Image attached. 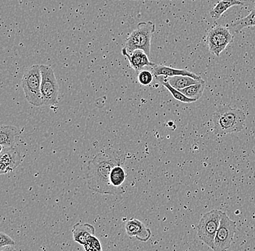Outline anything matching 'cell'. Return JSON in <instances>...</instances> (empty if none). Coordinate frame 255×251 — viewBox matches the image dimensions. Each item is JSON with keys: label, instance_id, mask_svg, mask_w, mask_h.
I'll list each match as a JSON object with an SVG mask.
<instances>
[{"label": "cell", "instance_id": "1", "mask_svg": "<svg viewBox=\"0 0 255 251\" xmlns=\"http://www.w3.org/2000/svg\"><path fill=\"white\" fill-rule=\"evenodd\" d=\"M126 154L113 150H105L96 155L88 164V187L102 195L116 196L110 183L112 169L120 164H125Z\"/></svg>", "mask_w": 255, "mask_h": 251}, {"label": "cell", "instance_id": "2", "mask_svg": "<svg viewBox=\"0 0 255 251\" xmlns=\"http://www.w3.org/2000/svg\"><path fill=\"white\" fill-rule=\"evenodd\" d=\"M213 131L218 136L239 133L245 129L246 116L241 110L231 107H223L213 116Z\"/></svg>", "mask_w": 255, "mask_h": 251}, {"label": "cell", "instance_id": "3", "mask_svg": "<svg viewBox=\"0 0 255 251\" xmlns=\"http://www.w3.org/2000/svg\"><path fill=\"white\" fill-rule=\"evenodd\" d=\"M154 31L155 25L152 22H140L137 25V28L128 37L124 48L128 53H131L136 49H140L149 56L151 37Z\"/></svg>", "mask_w": 255, "mask_h": 251}, {"label": "cell", "instance_id": "4", "mask_svg": "<svg viewBox=\"0 0 255 251\" xmlns=\"http://www.w3.org/2000/svg\"><path fill=\"white\" fill-rule=\"evenodd\" d=\"M41 73L40 65L29 67L22 78V86L27 101L34 106L44 105L41 91Z\"/></svg>", "mask_w": 255, "mask_h": 251}, {"label": "cell", "instance_id": "5", "mask_svg": "<svg viewBox=\"0 0 255 251\" xmlns=\"http://www.w3.org/2000/svg\"><path fill=\"white\" fill-rule=\"evenodd\" d=\"M223 212L217 209L207 212L202 216L197 226V238L212 249L214 248L215 238L221 223Z\"/></svg>", "mask_w": 255, "mask_h": 251}, {"label": "cell", "instance_id": "6", "mask_svg": "<svg viewBox=\"0 0 255 251\" xmlns=\"http://www.w3.org/2000/svg\"><path fill=\"white\" fill-rule=\"evenodd\" d=\"M233 35L229 27L217 25L207 32L206 42L209 50L213 55L220 56L221 52L232 41Z\"/></svg>", "mask_w": 255, "mask_h": 251}, {"label": "cell", "instance_id": "7", "mask_svg": "<svg viewBox=\"0 0 255 251\" xmlns=\"http://www.w3.org/2000/svg\"><path fill=\"white\" fill-rule=\"evenodd\" d=\"M237 230V222L223 212L221 223L217 231L213 251H227L230 249Z\"/></svg>", "mask_w": 255, "mask_h": 251}, {"label": "cell", "instance_id": "8", "mask_svg": "<svg viewBox=\"0 0 255 251\" xmlns=\"http://www.w3.org/2000/svg\"><path fill=\"white\" fill-rule=\"evenodd\" d=\"M41 73V91L44 105H53L57 102L59 86L55 72L48 65H40Z\"/></svg>", "mask_w": 255, "mask_h": 251}, {"label": "cell", "instance_id": "9", "mask_svg": "<svg viewBox=\"0 0 255 251\" xmlns=\"http://www.w3.org/2000/svg\"><path fill=\"white\" fill-rule=\"evenodd\" d=\"M22 157L14 148L1 149L0 158V173L6 174L13 172L20 165Z\"/></svg>", "mask_w": 255, "mask_h": 251}, {"label": "cell", "instance_id": "10", "mask_svg": "<svg viewBox=\"0 0 255 251\" xmlns=\"http://www.w3.org/2000/svg\"><path fill=\"white\" fill-rule=\"evenodd\" d=\"M126 232L130 238L135 237L141 242H146L150 239L151 230L145 226L144 224L136 219H130L125 225Z\"/></svg>", "mask_w": 255, "mask_h": 251}, {"label": "cell", "instance_id": "11", "mask_svg": "<svg viewBox=\"0 0 255 251\" xmlns=\"http://www.w3.org/2000/svg\"><path fill=\"white\" fill-rule=\"evenodd\" d=\"M123 55L125 56L130 63V66L136 73L142 71L144 67H154L155 64L151 63L149 56L140 49H136L131 53H128L125 48L122 49Z\"/></svg>", "mask_w": 255, "mask_h": 251}, {"label": "cell", "instance_id": "12", "mask_svg": "<svg viewBox=\"0 0 255 251\" xmlns=\"http://www.w3.org/2000/svg\"><path fill=\"white\" fill-rule=\"evenodd\" d=\"M152 73L156 78L162 76L165 79L177 76H190L194 79L198 81H204L200 76H197L195 73L189 71L186 69H177L172 67L166 66V65H155L152 67Z\"/></svg>", "mask_w": 255, "mask_h": 251}, {"label": "cell", "instance_id": "13", "mask_svg": "<svg viewBox=\"0 0 255 251\" xmlns=\"http://www.w3.org/2000/svg\"><path fill=\"white\" fill-rule=\"evenodd\" d=\"M19 142V130L13 126L1 125L0 145L1 149L14 148Z\"/></svg>", "mask_w": 255, "mask_h": 251}, {"label": "cell", "instance_id": "14", "mask_svg": "<svg viewBox=\"0 0 255 251\" xmlns=\"http://www.w3.org/2000/svg\"><path fill=\"white\" fill-rule=\"evenodd\" d=\"M125 164H118L112 169L110 176V183L112 188L114 190L116 196L122 195L125 193L124 184L127 180V174L124 169Z\"/></svg>", "mask_w": 255, "mask_h": 251}, {"label": "cell", "instance_id": "15", "mask_svg": "<svg viewBox=\"0 0 255 251\" xmlns=\"http://www.w3.org/2000/svg\"><path fill=\"white\" fill-rule=\"evenodd\" d=\"M93 236H95V228L93 225L78 223L73 226V237L75 242L84 246Z\"/></svg>", "mask_w": 255, "mask_h": 251}, {"label": "cell", "instance_id": "16", "mask_svg": "<svg viewBox=\"0 0 255 251\" xmlns=\"http://www.w3.org/2000/svg\"><path fill=\"white\" fill-rule=\"evenodd\" d=\"M243 4V1L241 0H221L210 11V17L214 20H218L229 8Z\"/></svg>", "mask_w": 255, "mask_h": 251}, {"label": "cell", "instance_id": "17", "mask_svg": "<svg viewBox=\"0 0 255 251\" xmlns=\"http://www.w3.org/2000/svg\"><path fill=\"white\" fill-rule=\"evenodd\" d=\"M230 26L236 33H239L244 28L247 27L255 26V7L251 12L243 18L236 20L231 24Z\"/></svg>", "mask_w": 255, "mask_h": 251}, {"label": "cell", "instance_id": "18", "mask_svg": "<svg viewBox=\"0 0 255 251\" xmlns=\"http://www.w3.org/2000/svg\"><path fill=\"white\" fill-rule=\"evenodd\" d=\"M167 81L175 89L180 90V89H185L188 86L194 85V84H197L200 81H198V80L194 79V78H191L190 76H177L168 78Z\"/></svg>", "mask_w": 255, "mask_h": 251}, {"label": "cell", "instance_id": "19", "mask_svg": "<svg viewBox=\"0 0 255 251\" xmlns=\"http://www.w3.org/2000/svg\"><path fill=\"white\" fill-rule=\"evenodd\" d=\"M205 89V82L204 81H200L197 84H194L185 88V89H180V92L184 94L186 97H189L190 99H194V100H198L201 98L202 94H203L204 91Z\"/></svg>", "mask_w": 255, "mask_h": 251}, {"label": "cell", "instance_id": "20", "mask_svg": "<svg viewBox=\"0 0 255 251\" xmlns=\"http://www.w3.org/2000/svg\"><path fill=\"white\" fill-rule=\"evenodd\" d=\"M157 79H158L159 81H160L161 84L166 88L167 90L170 92V94L173 95V97H174L175 100H178V101L184 102V103H191V102L197 101V100H194V99H190L189 98V97H186V96L183 93H181L179 90L175 89L174 87H173V86L169 84L168 81L166 80L167 79H165V78L162 77V76H159V77H157Z\"/></svg>", "mask_w": 255, "mask_h": 251}, {"label": "cell", "instance_id": "21", "mask_svg": "<svg viewBox=\"0 0 255 251\" xmlns=\"http://www.w3.org/2000/svg\"><path fill=\"white\" fill-rule=\"evenodd\" d=\"M84 247L85 251H103L100 241L95 236L92 237Z\"/></svg>", "mask_w": 255, "mask_h": 251}, {"label": "cell", "instance_id": "22", "mask_svg": "<svg viewBox=\"0 0 255 251\" xmlns=\"http://www.w3.org/2000/svg\"><path fill=\"white\" fill-rule=\"evenodd\" d=\"M153 81V73L149 71H140L138 73V81L143 86H148Z\"/></svg>", "mask_w": 255, "mask_h": 251}, {"label": "cell", "instance_id": "23", "mask_svg": "<svg viewBox=\"0 0 255 251\" xmlns=\"http://www.w3.org/2000/svg\"><path fill=\"white\" fill-rule=\"evenodd\" d=\"M15 242L9 236L5 233L1 232L0 233V248L6 247V246H15Z\"/></svg>", "mask_w": 255, "mask_h": 251}, {"label": "cell", "instance_id": "24", "mask_svg": "<svg viewBox=\"0 0 255 251\" xmlns=\"http://www.w3.org/2000/svg\"><path fill=\"white\" fill-rule=\"evenodd\" d=\"M13 246H6L5 248H2L1 251H17L15 248L12 247Z\"/></svg>", "mask_w": 255, "mask_h": 251}, {"label": "cell", "instance_id": "25", "mask_svg": "<svg viewBox=\"0 0 255 251\" xmlns=\"http://www.w3.org/2000/svg\"></svg>", "mask_w": 255, "mask_h": 251}]
</instances>
